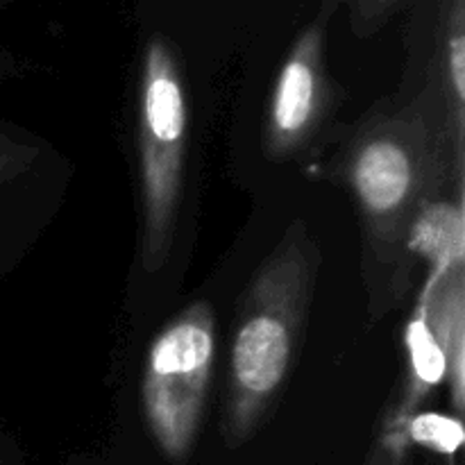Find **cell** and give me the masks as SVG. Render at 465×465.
<instances>
[{"mask_svg": "<svg viewBox=\"0 0 465 465\" xmlns=\"http://www.w3.org/2000/svg\"><path fill=\"white\" fill-rule=\"evenodd\" d=\"M336 166L357 204L371 316L381 318L411 284L416 263L407 239L416 218L434 200L463 189L465 136L436 68L413 98L372 109Z\"/></svg>", "mask_w": 465, "mask_h": 465, "instance_id": "cell-1", "label": "cell"}, {"mask_svg": "<svg viewBox=\"0 0 465 465\" xmlns=\"http://www.w3.org/2000/svg\"><path fill=\"white\" fill-rule=\"evenodd\" d=\"M321 252L295 221L263 259L239 304L221 434L230 450L248 443L280 402L302 345Z\"/></svg>", "mask_w": 465, "mask_h": 465, "instance_id": "cell-2", "label": "cell"}, {"mask_svg": "<svg viewBox=\"0 0 465 465\" xmlns=\"http://www.w3.org/2000/svg\"><path fill=\"white\" fill-rule=\"evenodd\" d=\"M189 104L180 62L162 35L141 57L136 91V157L141 193V263L154 272L166 263L175 239L184 189Z\"/></svg>", "mask_w": 465, "mask_h": 465, "instance_id": "cell-3", "label": "cell"}, {"mask_svg": "<svg viewBox=\"0 0 465 465\" xmlns=\"http://www.w3.org/2000/svg\"><path fill=\"white\" fill-rule=\"evenodd\" d=\"M216 359V316L193 302L168 322L145 354L141 407L159 452L182 463L195 448Z\"/></svg>", "mask_w": 465, "mask_h": 465, "instance_id": "cell-4", "label": "cell"}, {"mask_svg": "<svg viewBox=\"0 0 465 465\" xmlns=\"http://www.w3.org/2000/svg\"><path fill=\"white\" fill-rule=\"evenodd\" d=\"M327 18L318 14L291 45L263 116V150L272 159L300 153L321 130L331 86L325 64Z\"/></svg>", "mask_w": 465, "mask_h": 465, "instance_id": "cell-5", "label": "cell"}, {"mask_svg": "<svg viewBox=\"0 0 465 465\" xmlns=\"http://www.w3.org/2000/svg\"><path fill=\"white\" fill-rule=\"evenodd\" d=\"M404 352H407V368H404L402 384H400L395 402L381 418L375 431L371 454L366 465H404L409 457L407 425L422 402L445 381V359L439 343L431 336L425 316V300L418 295L413 304L411 318L404 330Z\"/></svg>", "mask_w": 465, "mask_h": 465, "instance_id": "cell-6", "label": "cell"}, {"mask_svg": "<svg viewBox=\"0 0 465 465\" xmlns=\"http://www.w3.org/2000/svg\"><path fill=\"white\" fill-rule=\"evenodd\" d=\"M431 336L445 359V381L454 416L465 409V266L450 272L427 271L420 289Z\"/></svg>", "mask_w": 465, "mask_h": 465, "instance_id": "cell-7", "label": "cell"}, {"mask_svg": "<svg viewBox=\"0 0 465 465\" xmlns=\"http://www.w3.org/2000/svg\"><path fill=\"white\" fill-rule=\"evenodd\" d=\"M407 254L413 263L425 262L427 271L450 272L465 266L463 189L422 209L409 232Z\"/></svg>", "mask_w": 465, "mask_h": 465, "instance_id": "cell-8", "label": "cell"}, {"mask_svg": "<svg viewBox=\"0 0 465 465\" xmlns=\"http://www.w3.org/2000/svg\"><path fill=\"white\" fill-rule=\"evenodd\" d=\"M436 68L454 125L465 136V0H439V44Z\"/></svg>", "mask_w": 465, "mask_h": 465, "instance_id": "cell-9", "label": "cell"}, {"mask_svg": "<svg viewBox=\"0 0 465 465\" xmlns=\"http://www.w3.org/2000/svg\"><path fill=\"white\" fill-rule=\"evenodd\" d=\"M465 439L463 422L459 416H445L439 411H418L407 425L409 448H422L440 454L445 459H454L461 450Z\"/></svg>", "mask_w": 465, "mask_h": 465, "instance_id": "cell-10", "label": "cell"}, {"mask_svg": "<svg viewBox=\"0 0 465 465\" xmlns=\"http://www.w3.org/2000/svg\"><path fill=\"white\" fill-rule=\"evenodd\" d=\"M402 3L404 0H322L321 16L330 21L336 9L348 7L350 27L354 35L366 39L380 32L389 23V18L402 7Z\"/></svg>", "mask_w": 465, "mask_h": 465, "instance_id": "cell-11", "label": "cell"}, {"mask_svg": "<svg viewBox=\"0 0 465 465\" xmlns=\"http://www.w3.org/2000/svg\"><path fill=\"white\" fill-rule=\"evenodd\" d=\"M32 159H35V148L12 139L0 127V193H3L9 182L16 180L18 175H23L30 168Z\"/></svg>", "mask_w": 465, "mask_h": 465, "instance_id": "cell-12", "label": "cell"}]
</instances>
